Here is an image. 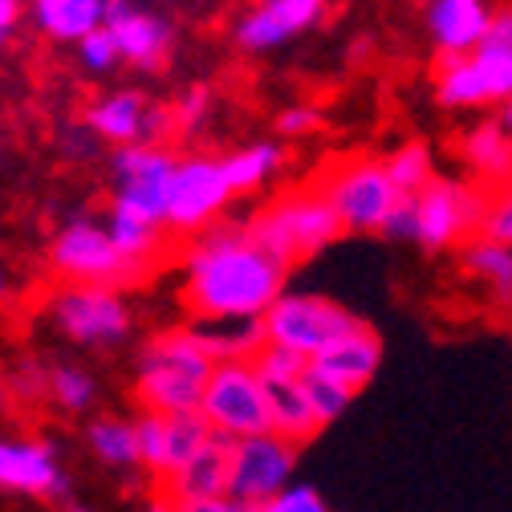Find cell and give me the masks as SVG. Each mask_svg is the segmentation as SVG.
I'll return each instance as SVG.
<instances>
[{"instance_id": "6da1fadb", "label": "cell", "mask_w": 512, "mask_h": 512, "mask_svg": "<svg viewBox=\"0 0 512 512\" xmlns=\"http://www.w3.org/2000/svg\"><path fill=\"white\" fill-rule=\"evenodd\" d=\"M289 285V265L252 240L248 224H224L196 232L183 265V305L196 322L261 317Z\"/></svg>"}, {"instance_id": "7a4b0ae2", "label": "cell", "mask_w": 512, "mask_h": 512, "mask_svg": "<svg viewBox=\"0 0 512 512\" xmlns=\"http://www.w3.org/2000/svg\"><path fill=\"white\" fill-rule=\"evenodd\" d=\"M212 354L204 350L196 326H175L143 342L135 358V403L147 415H187L200 407L204 382L212 374Z\"/></svg>"}, {"instance_id": "3957f363", "label": "cell", "mask_w": 512, "mask_h": 512, "mask_svg": "<svg viewBox=\"0 0 512 512\" xmlns=\"http://www.w3.org/2000/svg\"><path fill=\"white\" fill-rule=\"evenodd\" d=\"M244 224H248L252 240L265 252H273L289 269L301 261H313L317 252H326L342 236V224L322 191H289V196L273 200L269 208H261Z\"/></svg>"}, {"instance_id": "277c9868", "label": "cell", "mask_w": 512, "mask_h": 512, "mask_svg": "<svg viewBox=\"0 0 512 512\" xmlns=\"http://www.w3.org/2000/svg\"><path fill=\"white\" fill-rule=\"evenodd\" d=\"M358 326V317L322 297V293H281L265 313H261V334L269 346H281L305 362H313L326 346H334L338 338H346Z\"/></svg>"}, {"instance_id": "5b68a950", "label": "cell", "mask_w": 512, "mask_h": 512, "mask_svg": "<svg viewBox=\"0 0 512 512\" xmlns=\"http://www.w3.org/2000/svg\"><path fill=\"white\" fill-rule=\"evenodd\" d=\"M488 196L480 183L456 175H431L427 187L415 191V244L427 252H452L464 240L480 236Z\"/></svg>"}, {"instance_id": "8992f818", "label": "cell", "mask_w": 512, "mask_h": 512, "mask_svg": "<svg viewBox=\"0 0 512 512\" xmlns=\"http://www.w3.org/2000/svg\"><path fill=\"white\" fill-rule=\"evenodd\" d=\"M49 322L53 330L86 350H114L131 338L135 313L122 289L102 285H66L49 301Z\"/></svg>"}, {"instance_id": "52a82bcc", "label": "cell", "mask_w": 512, "mask_h": 512, "mask_svg": "<svg viewBox=\"0 0 512 512\" xmlns=\"http://www.w3.org/2000/svg\"><path fill=\"white\" fill-rule=\"evenodd\" d=\"M196 411L204 415L212 435L228 443L269 431V395H265V382L256 378L252 362H216Z\"/></svg>"}, {"instance_id": "ba28073f", "label": "cell", "mask_w": 512, "mask_h": 512, "mask_svg": "<svg viewBox=\"0 0 512 512\" xmlns=\"http://www.w3.org/2000/svg\"><path fill=\"white\" fill-rule=\"evenodd\" d=\"M232 187L224 179L220 159L212 155H187L175 159L171 183H167V204H163V228L175 236H196L212 228L228 204H232Z\"/></svg>"}, {"instance_id": "9c48e42d", "label": "cell", "mask_w": 512, "mask_h": 512, "mask_svg": "<svg viewBox=\"0 0 512 512\" xmlns=\"http://www.w3.org/2000/svg\"><path fill=\"white\" fill-rule=\"evenodd\" d=\"M175 159L179 155H171L163 143L114 147V155H110V208L163 228V204H167V183H171Z\"/></svg>"}, {"instance_id": "30bf717a", "label": "cell", "mask_w": 512, "mask_h": 512, "mask_svg": "<svg viewBox=\"0 0 512 512\" xmlns=\"http://www.w3.org/2000/svg\"><path fill=\"white\" fill-rule=\"evenodd\" d=\"M49 265L61 281L70 285H102V289H118V285H135L143 281L131 265L118 256V248L110 244L106 228L78 216L49 240Z\"/></svg>"}, {"instance_id": "8fae6325", "label": "cell", "mask_w": 512, "mask_h": 512, "mask_svg": "<svg viewBox=\"0 0 512 512\" xmlns=\"http://www.w3.org/2000/svg\"><path fill=\"white\" fill-rule=\"evenodd\" d=\"M322 196L334 208L342 232H382L399 191L382 171V159H354L326 175Z\"/></svg>"}, {"instance_id": "7c38bea8", "label": "cell", "mask_w": 512, "mask_h": 512, "mask_svg": "<svg viewBox=\"0 0 512 512\" xmlns=\"http://www.w3.org/2000/svg\"><path fill=\"white\" fill-rule=\"evenodd\" d=\"M297 476V447L273 431L248 435L228 447V496L261 508L269 496H277Z\"/></svg>"}, {"instance_id": "4fadbf2b", "label": "cell", "mask_w": 512, "mask_h": 512, "mask_svg": "<svg viewBox=\"0 0 512 512\" xmlns=\"http://www.w3.org/2000/svg\"><path fill=\"white\" fill-rule=\"evenodd\" d=\"M435 102L447 110H480L512 102V57L476 45L468 57H452L439 66Z\"/></svg>"}, {"instance_id": "5bb4252c", "label": "cell", "mask_w": 512, "mask_h": 512, "mask_svg": "<svg viewBox=\"0 0 512 512\" xmlns=\"http://www.w3.org/2000/svg\"><path fill=\"white\" fill-rule=\"evenodd\" d=\"M66 488V468L49 439L0 435V492L25 500H61Z\"/></svg>"}, {"instance_id": "9a60e30c", "label": "cell", "mask_w": 512, "mask_h": 512, "mask_svg": "<svg viewBox=\"0 0 512 512\" xmlns=\"http://www.w3.org/2000/svg\"><path fill=\"white\" fill-rule=\"evenodd\" d=\"M86 131L110 147H135V143H163L171 131V110L147 102L139 90H114L90 102Z\"/></svg>"}, {"instance_id": "2e32d148", "label": "cell", "mask_w": 512, "mask_h": 512, "mask_svg": "<svg viewBox=\"0 0 512 512\" xmlns=\"http://www.w3.org/2000/svg\"><path fill=\"white\" fill-rule=\"evenodd\" d=\"M326 17V0H256V5L236 21L232 37L244 53H273L313 25H322Z\"/></svg>"}, {"instance_id": "e0dca14e", "label": "cell", "mask_w": 512, "mask_h": 512, "mask_svg": "<svg viewBox=\"0 0 512 512\" xmlns=\"http://www.w3.org/2000/svg\"><path fill=\"white\" fill-rule=\"evenodd\" d=\"M122 53V66H135V70H159L167 53H171V41H175V29L163 13H151L135 0H106V21H102Z\"/></svg>"}, {"instance_id": "ac0fdd59", "label": "cell", "mask_w": 512, "mask_h": 512, "mask_svg": "<svg viewBox=\"0 0 512 512\" xmlns=\"http://www.w3.org/2000/svg\"><path fill=\"white\" fill-rule=\"evenodd\" d=\"M488 21H492L488 0H427V9H423L427 37L443 61L468 57L480 45Z\"/></svg>"}, {"instance_id": "d6986e66", "label": "cell", "mask_w": 512, "mask_h": 512, "mask_svg": "<svg viewBox=\"0 0 512 512\" xmlns=\"http://www.w3.org/2000/svg\"><path fill=\"white\" fill-rule=\"evenodd\" d=\"M309 366H313L317 374L334 378L338 387H346L350 395H358L362 387H370L374 374H378V366H382V342H378V334H374L370 326L358 322L346 338H338L334 346H326Z\"/></svg>"}, {"instance_id": "ffe728a7", "label": "cell", "mask_w": 512, "mask_h": 512, "mask_svg": "<svg viewBox=\"0 0 512 512\" xmlns=\"http://www.w3.org/2000/svg\"><path fill=\"white\" fill-rule=\"evenodd\" d=\"M228 439L212 435L196 456H191L175 476L159 484V492L171 504H196V500H216L228 496Z\"/></svg>"}, {"instance_id": "44dd1931", "label": "cell", "mask_w": 512, "mask_h": 512, "mask_svg": "<svg viewBox=\"0 0 512 512\" xmlns=\"http://www.w3.org/2000/svg\"><path fill=\"white\" fill-rule=\"evenodd\" d=\"M460 159L480 183H496V187L512 183V131L500 118L472 126L460 139Z\"/></svg>"}, {"instance_id": "7402d4cb", "label": "cell", "mask_w": 512, "mask_h": 512, "mask_svg": "<svg viewBox=\"0 0 512 512\" xmlns=\"http://www.w3.org/2000/svg\"><path fill=\"white\" fill-rule=\"evenodd\" d=\"M33 25L57 41V45H78L86 33L102 29L106 21V0H29Z\"/></svg>"}, {"instance_id": "603a6c76", "label": "cell", "mask_w": 512, "mask_h": 512, "mask_svg": "<svg viewBox=\"0 0 512 512\" xmlns=\"http://www.w3.org/2000/svg\"><path fill=\"white\" fill-rule=\"evenodd\" d=\"M220 167H224V179L232 187V196H248V191H261L281 175L285 147L273 143V139H256V143L236 147L232 155H224Z\"/></svg>"}, {"instance_id": "cb8c5ba5", "label": "cell", "mask_w": 512, "mask_h": 512, "mask_svg": "<svg viewBox=\"0 0 512 512\" xmlns=\"http://www.w3.org/2000/svg\"><path fill=\"white\" fill-rule=\"evenodd\" d=\"M106 236L110 244L118 248V256L126 265H131L139 277H147L159 261V252H163V228L159 224H147L139 216H126V212H106Z\"/></svg>"}, {"instance_id": "d4e9b609", "label": "cell", "mask_w": 512, "mask_h": 512, "mask_svg": "<svg viewBox=\"0 0 512 512\" xmlns=\"http://www.w3.org/2000/svg\"><path fill=\"white\" fill-rule=\"evenodd\" d=\"M460 261H464V273L492 293V301L512 305V248L508 244L472 236L460 244Z\"/></svg>"}, {"instance_id": "484cf974", "label": "cell", "mask_w": 512, "mask_h": 512, "mask_svg": "<svg viewBox=\"0 0 512 512\" xmlns=\"http://www.w3.org/2000/svg\"><path fill=\"white\" fill-rule=\"evenodd\" d=\"M265 395H269V431L289 439L293 447L309 443L317 431V419L305 403V391H301V378H289V382H265Z\"/></svg>"}, {"instance_id": "4316f807", "label": "cell", "mask_w": 512, "mask_h": 512, "mask_svg": "<svg viewBox=\"0 0 512 512\" xmlns=\"http://www.w3.org/2000/svg\"><path fill=\"white\" fill-rule=\"evenodd\" d=\"M212 354V362H248L265 346L261 317H224V322H191Z\"/></svg>"}, {"instance_id": "83f0119b", "label": "cell", "mask_w": 512, "mask_h": 512, "mask_svg": "<svg viewBox=\"0 0 512 512\" xmlns=\"http://www.w3.org/2000/svg\"><path fill=\"white\" fill-rule=\"evenodd\" d=\"M208 439H212V427L204 423L200 411L167 415V419H163V452H159V464H155V480L163 484L167 476H175Z\"/></svg>"}, {"instance_id": "f1b7e54d", "label": "cell", "mask_w": 512, "mask_h": 512, "mask_svg": "<svg viewBox=\"0 0 512 512\" xmlns=\"http://www.w3.org/2000/svg\"><path fill=\"white\" fill-rule=\"evenodd\" d=\"M45 399L70 415H86L98 403V378L74 362H57L45 370Z\"/></svg>"}, {"instance_id": "f546056e", "label": "cell", "mask_w": 512, "mask_h": 512, "mask_svg": "<svg viewBox=\"0 0 512 512\" xmlns=\"http://www.w3.org/2000/svg\"><path fill=\"white\" fill-rule=\"evenodd\" d=\"M86 443H90V452H94L106 468H118V472L139 468L135 427H131V419H114V415L94 419V423L86 427Z\"/></svg>"}, {"instance_id": "4dcf8cb0", "label": "cell", "mask_w": 512, "mask_h": 512, "mask_svg": "<svg viewBox=\"0 0 512 512\" xmlns=\"http://www.w3.org/2000/svg\"><path fill=\"white\" fill-rule=\"evenodd\" d=\"M382 171H387L391 187L399 191V196H415L419 187H427V179L435 175V163H431V147L411 139L403 147H395L387 159H382Z\"/></svg>"}, {"instance_id": "1f68e13d", "label": "cell", "mask_w": 512, "mask_h": 512, "mask_svg": "<svg viewBox=\"0 0 512 512\" xmlns=\"http://www.w3.org/2000/svg\"><path fill=\"white\" fill-rule=\"evenodd\" d=\"M301 391H305V403H309L317 427L338 423V419L350 411V403H354V395H350L346 387H338V382L326 378V374H317L309 362H305V374H301Z\"/></svg>"}, {"instance_id": "d6a6232c", "label": "cell", "mask_w": 512, "mask_h": 512, "mask_svg": "<svg viewBox=\"0 0 512 512\" xmlns=\"http://www.w3.org/2000/svg\"><path fill=\"white\" fill-rule=\"evenodd\" d=\"M78 61H82V70L86 74H114L118 66H122V53H118V45H114V37H110V29L102 25V29H94V33H86L82 41H78Z\"/></svg>"}, {"instance_id": "836d02e7", "label": "cell", "mask_w": 512, "mask_h": 512, "mask_svg": "<svg viewBox=\"0 0 512 512\" xmlns=\"http://www.w3.org/2000/svg\"><path fill=\"white\" fill-rule=\"evenodd\" d=\"M252 370H256V378L261 382H289V378H301L305 374V358H297V354H289V350H281V346H261L252 358Z\"/></svg>"}, {"instance_id": "e575fe53", "label": "cell", "mask_w": 512, "mask_h": 512, "mask_svg": "<svg viewBox=\"0 0 512 512\" xmlns=\"http://www.w3.org/2000/svg\"><path fill=\"white\" fill-rule=\"evenodd\" d=\"M480 236H488V240L512 248V183L496 187L492 196H488V204H484V220H480Z\"/></svg>"}, {"instance_id": "d590c367", "label": "cell", "mask_w": 512, "mask_h": 512, "mask_svg": "<svg viewBox=\"0 0 512 512\" xmlns=\"http://www.w3.org/2000/svg\"><path fill=\"white\" fill-rule=\"evenodd\" d=\"M208 114H212V94H208L204 86H191V90L175 102V110H171V131H175V135H196L200 126L208 122Z\"/></svg>"}, {"instance_id": "8d00e7d4", "label": "cell", "mask_w": 512, "mask_h": 512, "mask_svg": "<svg viewBox=\"0 0 512 512\" xmlns=\"http://www.w3.org/2000/svg\"><path fill=\"white\" fill-rule=\"evenodd\" d=\"M256 512H330V504H326V496L317 492V488H309V484H285L277 496H269Z\"/></svg>"}, {"instance_id": "74e56055", "label": "cell", "mask_w": 512, "mask_h": 512, "mask_svg": "<svg viewBox=\"0 0 512 512\" xmlns=\"http://www.w3.org/2000/svg\"><path fill=\"white\" fill-rule=\"evenodd\" d=\"M135 427V452H139V468L147 476H155V464H159V452H163V415H147L139 411V419H131Z\"/></svg>"}, {"instance_id": "f35d334b", "label": "cell", "mask_w": 512, "mask_h": 512, "mask_svg": "<svg viewBox=\"0 0 512 512\" xmlns=\"http://www.w3.org/2000/svg\"><path fill=\"white\" fill-rule=\"evenodd\" d=\"M322 122H326V114L317 110V106L293 102V106H285V110L277 114V131H281L285 139H305V135H313V131H322Z\"/></svg>"}, {"instance_id": "ab89813d", "label": "cell", "mask_w": 512, "mask_h": 512, "mask_svg": "<svg viewBox=\"0 0 512 512\" xmlns=\"http://www.w3.org/2000/svg\"><path fill=\"white\" fill-rule=\"evenodd\" d=\"M382 236L387 240H411L415 244V196H399L387 224H382Z\"/></svg>"}, {"instance_id": "60d3db41", "label": "cell", "mask_w": 512, "mask_h": 512, "mask_svg": "<svg viewBox=\"0 0 512 512\" xmlns=\"http://www.w3.org/2000/svg\"><path fill=\"white\" fill-rule=\"evenodd\" d=\"M480 45H488V49H496V53L512 57V9L492 13V21H488V29H484Z\"/></svg>"}, {"instance_id": "b9f144b4", "label": "cell", "mask_w": 512, "mask_h": 512, "mask_svg": "<svg viewBox=\"0 0 512 512\" xmlns=\"http://www.w3.org/2000/svg\"><path fill=\"white\" fill-rule=\"evenodd\" d=\"M5 387L13 391V395H29V399H37V395H45V370L41 366H21L17 374H13V382H5Z\"/></svg>"}, {"instance_id": "7bdbcfd3", "label": "cell", "mask_w": 512, "mask_h": 512, "mask_svg": "<svg viewBox=\"0 0 512 512\" xmlns=\"http://www.w3.org/2000/svg\"><path fill=\"white\" fill-rule=\"evenodd\" d=\"M175 512H256L232 496H216V500H196V504H175Z\"/></svg>"}, {"instance_id": "ee69618b", "label": "cell", "mask_w": 512, "mask_h": 512, "mask_svg": "<svg viewBox=\"0 0 512 512\" xmlns=\"http://www.w3.org/2000/svg\"><path fill=\"white\" fill-rule=\"evenodd\" d=\"M21 21V0H0V37H9Z\"/></svg>"}, {"instance_id": "f6af8a7d", "label": "cell", "mask_w": 512, "mask_h": 512, "mask_svg": "<svg viewBox=\"0 0 512 512\" xmlns=\"http://www.w3.org/2000/svg\"><path fill=\"white\" fill-rule=\"evenodd\" d=\"M139 512H175V504H171V500H167L163 492H155V500H147V504H143Z\"/></svg>"}, {"instance_id": "bcb514c9", "label": "cell", "mask_w": 512, "mask_h": 512, "mask_svg": "<svg viewBox=\"0 0 512 512\" xmlns=\"http://www.w3.org/2000/svg\"><path fill=\"white\" fill-rule=\"evenodd\" d=\"M5 297H9V273L0 269V301H5Z\"/></svg>"}, {"instance_id": "7dc6e473", "label": "cell", "mask_w": 512, "mask_h": 512, "mask_svg": "<svg viewBox=\"0 0 512 512\" xmlns=\"http://www.w3.org/2000/svg\"><path fill=\"white\" fill-rule=\"evenodd\" d=\"M5 407H9V387L0 382V411H5Z\"/></svg>"}, {"instance_id": "c3c4849f", "label": "cell", "mask_w": 512, "mask_h": 512, "mask_svg": "<svg viewBox=\"0 0 512 512\" xmlns=\"http://www.w3.org/2000/svg\"><path fill=\"white\" fill-rule=\"evenodd\" d=\"M66 512H90V508H82V504H74V508H66Z\"/></svg>"}]
</instances>
